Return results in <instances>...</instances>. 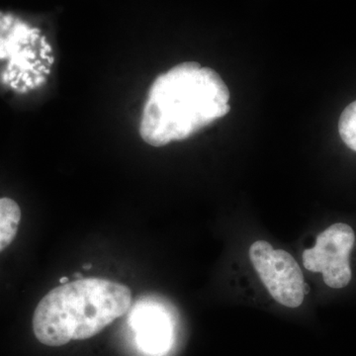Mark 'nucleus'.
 <instances>
[{"label": "nucleus", "instance_id": "nucleus-4", "mask_svg": "<svg viewBox=\"0 0 356 356\" xmlns=\"http://www.w3.org/2000/svg\"><path fill=\"white\" fill-rule=\"evenodd\" d=\"M355 242V232L344 222H337L317 236L315 247L304 250L307 270L323 274L327 286L339 289L351 280L350 254Z\"/></svg>", "mask_w": 356, "mask_h": 356}, {"label": "nucleus", "instance_id": "nucleus-6", "mask_svg": "<svg viewBox=\"0 0 356 356\" xmlns=\"http://www.w3.org/2000/svg\"><path fill=\"white\" fill-rule=\"evenodd\" d=\"M21 220L19 205L10 198H0V252L13 242Z\"/></svg>", "mask_w": 356, "mask_h": 356}, {"label": "nucleus", "instance_id": "nucleus-2", "mask_svg": "<svg viewBox=\"0 0 356 356\" xmlns=\"http://www.w3.org/2000/svg\"><path fill=\"white\" fill-rule=\"evenodd\" d=\"M132 304L130 288L99 278L67 282L49 292L33 316V331L40 343L65 346L99 334Z\"/></svg>", "mask_w": 356, "mask_h": 356}, {"label": "nucleus", "instance_id": "nucleus-10", "mask_svg": "<svg viewBox=\"0 0 356 356\" xmlns=\"http://www.w3.org/2000/svg\"><path fill=\"white\" fill-rule=\"evenodd\" d=\"M91 266H92V264H83V268L84 269L91 268Z\"/></svg>", "mask_w": 356, "mask_h": 356}, {"label": "nucleus", "instance_id": "nucleus-3", "mask_svg": "<svg viewBox=\"0 0 356 356\" xmlns=\"http://www.w3.org/2000/svg\"><path fill=\"white\" fill-rule=\"evenodd\" d=\"M250 259L275 301L288 308H297L303 303V273L291 254L274 250L266 241H257L250 248Z\"/></svg>", "mask_w": 356, "mask_h": 356}, {"label": "nucleus", "instance_id": "nucleus-8", "mask_svg": "<svg viewBox=\"0 0 356 356\" xmlns=\"http://www.w3.org/2000/svg\"><path fill=\"white\" fill-rule=\"evenodd\" d=\"M70 282L69 277L67 276H64V277L60 278V284H65V283Z\"/></svg>", "mask_w": 356, "mask_h": 356}, {"label": "nucleus", "instance_id": "nucleus-7", "mask_svg": "<svg viewBox=\"0 0 356 356\" xmlns=\"http://www.w3.org/2000/svg\"><path fill=\"white\" fill-rule=\"evenodd\" d=\"M339 132L344 144L356 152V100L350 103L341 113Z\"/></svg>", "mask_w": 356, "mask_h": 356}, {"label": "nucleus", "instance_id": "nucleus-5", "mask_svg": "<svg viewBox=\"0 0 356 356\" xmlns=\"http://www.w3.org/2000/svg\"><path fill=\"white\" fill-rule=\"evenodd\" d=\"M138 339L147 351L156 353L165 348L168 339V327L163 318L152 317L139 321Z\"/></svg>", "mask_w": 356, "mask_h": 356}, {"label": "nucleus", "instance_id": "nucleus-1", "mask_svg": "<svg viewBox=\"0 0 356 356\" xmlns=\"http://www.w3.org/2000/svg\"><path fill=\"white\" fill-rule=\"evenodd\" d=\"M229 91L210 67L187 62L156 77L140 124L142 139L153 147L185 140L229 111Z\"/></svg>", "mask_w": 356, "mask_h": 356}, {"label": "nucleus", "instance_id": "nucleus-9", "mask_svg": "<svg viewBox=\"0 0 356 356\" xmlns=\"http://www.w3.org/2000/svg\"><path fill=\"white\" fill-rule=\"evenodd\" d=\"M74 276H76V278H79V280H81V277H83V274L81 273H74Z\"/></svg>", "mask_w": 356, "mask_h": 356}]
</instances>
